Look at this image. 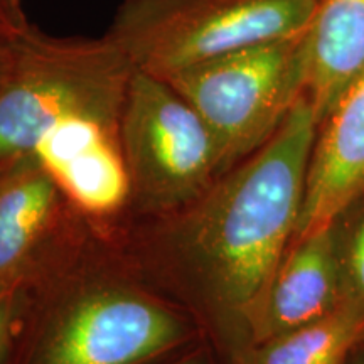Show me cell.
Wrapping results in <instances>:
<instances>
[{"label": "cell", "instance_id": "obj_1", "mask_svg": "<svg viewBox=\"0 0 364 364\" xmlns=\"http://www.w3.org/2000/svg\"><path fill=\"white\" fill-rule=\"evenodd\" d=\"M318 118L306 95L260 149L203 194L188 240L211 295L247 321L297 231Z\"/></svg>", "mask_w": 364, "mask_h": 364}, {"label": "cell", "instance_id": "obj_2", "mask_svg": "<svg viewBox=\"0 0 364 364\" xmlns=\"http://www.w3.org/2000/svg\"><path fill=\"white\" fill-rule=\"evenodd\" d=\"M134 66L110 39H56L31 26L0 83V174L71 118L118 130Z\"/></svg>", "mask_w": 364, "mask_h": 364}, {"label": "cell", "instance_id": "obj_3", "mask_svg": "<svg viewBox=\"0 0 364 364\" xmlns=\"http://www.w3.org/2000/svg\"><path fill=\"white\" fill-rule=\"evenodd\" d=\"M318 0H124L107 38L135 70L177 71L307 29Z\"/></svg>", "mask_w": 364, "mask_h": 364}, {"label": "cell", "instance_id": "obj_4", "mask_svg": "<svg viewBox=\"0 0 364 364\" xmlns=\"http://www.w3.org/2000/svg\"><path fill=\"white\" fill-rule=\"evenodd\" d=\"M306 31L186 68L166 80L206 122L228 172L279 130L306 95Z\"/></svg>", "mask_w": 364, "mask_h": 364}, {"label": "cell", "instance_id": "obj_5", "mask_svg": "<svg viewBox=\"0 0 364 364\" xmlns=\"http://www.w3.org/2000/svg\"><path fill=\"white\" fill-rule=\"evenodd\" d=\"M118 140L130 193L142 208L188 204L225 174L220 145L206 122L166 80L132 73Z\"/></svg>", "mask_w": 364, "mask_h": 364}, {"label": "cell", "instance_id": "obj_6", "mask_svg": "<svg viewBox=\"0 0 364 364\" xmlns=\"http://www.w3.org/2000/svg\"><path fill=\"white\" fill-rule=\"evenodd\" d=\"M182 338L179 318L159 304L124 290H100L73 304L26 364H144Z\"/></svg>", "mask_w": 364, "mask_h": 364}, {"label": "cell", "instance_id": "obj_7", "mask_svg": "<svg viewBox=\"0 0 364 364\" xmlns=\"http://www.w3.org/2000/svg\"><path fill=\"white\" fill-rule=\"evenodd\" d=\"M292 243L248 322L253 346L316 322L346 304L334 223Z\"/></svg>", "mask_w": 364, "mask_h": 364}, {"label": "cell", "instance_id": "obj_8", "mask_svg": "<svg viewBox=\"0 0 364 364\" xmlns=\"http://www.w3.org/2000/svg\"><path fill=\"white\" fill-rule=\"evenodd\" d=\"M364 194V76L321 122L294 240L331 226Z\"/></svg>", "mask_w": 364, "mask_h": 364}, {"label": "cell", "instance_id": "obj_9", "mask_svg": "<svg viewBox=\"0 0 364 364\" xmlns=\"http://www.w3.org/2000/svg\"><path fill=\"white\" fill-rule=\"evenodd\" d=\"M118 130L93 120L71 118L49 132L33 157L56 182L58 189L95 215L115 211L130 194Z\"/></svg>", "mask_w": 364, "mask_h": 364}, {"label": "cell", "instance_id": "obj_10", "mask_svg": "<svg viewBox=\"0 0 364 364\" xmlns=\"http://www.w3.org/2000/svg\"><path fill=\"white\" fill-rule=\"evenodd\" d=\"M306 97L318 125L364 76V0H318L306 29Z\"/></svg>", "mask_w": 364, "mask_h": 364}, {"label": "cell", "instance_id": "obj_11", "mask_svg": "<svg viewBox=\"0 0 364 364\" xmlns=\"http://www.w3.org/2000/svg\"><path fill=\"white\" fill-rule=\"evenodd\" d=\"M56 199V182L33 156L0 174V292L17 285L51 221Z\"/></svg>", "mask_w": 364, "mask_h": 364}, {"label": "cell", "instance_id": "obj_12", "mask_svg": "<svg viewBox=\"0 0 364 364\" xmlns=\"http://www.w3.org/2000/svg\"><path fill=\"white\" fill-rule=\"evenodd\" d=\"M364 344V307L346 302L311 324L255 346L245 364H348Z\"/></svg>", "mask_w": 364, "mask_h": 364}, {"label": "cell", "instance_id": "obj_13", "mask_svg": "<svg viewBox=\"0 0 364 364\" xmlns=\"http://www.w3.org/2000/svg\"><path fill=\"white\" fill-rule=\"evenodd\" d=\"M344 300L364 307V196L334 221Z\"/></svg>", "mask_w": 364, "mask_h": 364}, {"label": "cell", "instance_id": "obj_14", "mask_svg": "<svg viewBox=\"0 0 364 364\" xmlns=\"http://www.w3.org/2000/svg\"><path fill=\"white\" fill-rule=\"evenodd\" d=\"M17 316H19V290L17 285H12L0 292V364L6 361L11 349Z\"/></svg>", "mask_w": 364, "mask_h": 364}, {"label": "cell", "instance_id": "obj_15", "mask_svg": "<svg viewBox=\"0 0 364 364\" xmlns=\"http://www.w3.org/2000/svg\"><path fill=\"white\" fill-rule=\"evenodd\" d=\"M29 26L22 9L14 6L11 0H0V33L19 34Z\"/></svg>", "mask_w": 364, "mask_h": 364}, {"label": "cell", "instance_id": "obj_16", "mask_svg": "<svg viewBox=\"0 0 364 364\" xmlns=\"http://www.w3.org/2000/svg\"><path fill=\"white\" fill-rule=\"evenodd\" d=\"M29 27H27V29H29ZM24 33H19V34L0 33V83L6 80L9 71L12 70L14 61H16L17 58V53H19L21 39L22 36H24Z\"/></svg>", "mask_w": 364, "mask_h": 364}, {"label": "cell", "instance_id": "obj_17", "mask_svg": "<svg viewBox=\"0 0 364 364\" xmlns=\"http://www.w3.org/2000/svg\"><path fill=\"white\" fill-rule=\"evenodd\" d=\"M351 364H364V344L353 353V363Z\"/></svg>", "mask_w": 364, "mask_h": 364}, {"label": "cell", "instance_id": "obj_18", "mask_svg": "<svg viewBox=\"0 0 364 364\" xmlns=\"http://www.w3.org/2000/svg\"><path fill=\"white\" fill-rule=\"evenodd\" d=\"M172 364H204V363L198 358H188V359H181V361L172 363Z\"/></svg>", "mask_w": 364, "mask_h": 364}, {"label": "cell", "instance_id": "obj_19", "mask_svg": "<svg viewBox=\"0 0 364 364\" xmlns=\"http://www.w3.org/2000/svg\"><path fill=\"white\" fill-rule=\"evenodd\" d=\"M11 2L14 4V6L16 7H19V9H22V0H11Z\"/></svg>", "mask_w": 364, "mask_h": 364}, {"label": "cell", "instance_id": "obj_20", "mask_svg": "<svg viewBox=\"0 0 364 364\" xmlns=\"http://www.w3.org/2000/svg\"><path fill=\"white\" fill-rule=\"evenodd\" d=\"M363 196H364V194H363Z\"/></svg>", "mask_w": 364, "mask_h": 364}]
</instances>
